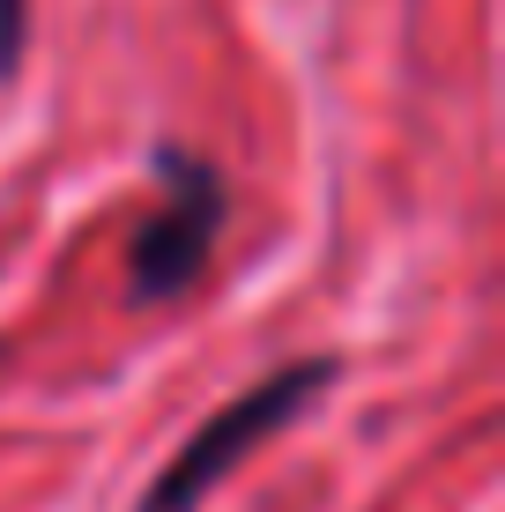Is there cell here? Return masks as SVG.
Here are the masks:
<instances>
[{"instance_id": "cell-1", "label": "cell", "mask_w": 505, "mask_h": 512, "mask_svg": "<svg viewBox=\"0 0 505 512\" xmlns=\"http://www.w3.org/2000/svg\"><path fill=\"white\" fill-rule=\"evenodd\" d=\"M335 379H342L335 357H298V364H283V372H268L260 386H246L238 401H223V409L164 461V475L134 498V512H194L208 490L231 483V475L246 468L275 431H290V423H298Z\"/></svg>"}, {"instance_id": "cell-2", "label": "cell", "mask_w": 505, "mask_h": 512, "mask_svg": "<svg viewBox=\"0 0 505 512\" xmlns=\"http://www.w3.org/2000/svg\"><path fill=\"white\" fill-rule=\"evenodd\" d=\"M156 179H164V208L134 231L127 245V305H171L208 275V253L223 238V216H231V186L186 141H156L149 149Z\"/></svg>"}, {"instance_id": "cell-3", "label": "cell", "mask_w": 505, "mask_h": 512, "mask_svg": "<svg viewBox=\"0 0 505 512\" xmlns=\"http://www.w3.org/2000/svg\"><path fill=\"white\" fill-rule=\"evenodd\" d=\"M30 52V0H0V82H15Z\"/></svg>"}]
</instances>
